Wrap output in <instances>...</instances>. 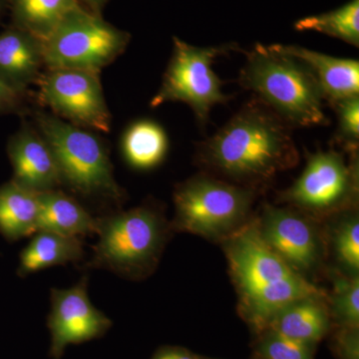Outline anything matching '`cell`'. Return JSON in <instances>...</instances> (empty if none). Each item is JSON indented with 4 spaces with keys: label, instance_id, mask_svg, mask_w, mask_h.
Returning a JSON list of instances; mask_svg holds the SVG:
<instances>
[{
    "label": "cell",
    "instance_id": "cb8c5ba5",
    "mask_svg": "<svg viewBox=\"0 0 359 359\" xmlns=\"http://www.w3.org/2000/svg\"><path fill=\"white\" fill-rule=\"evenodd\" d=\"M334 290L330 313L337 327H359V280L358 276L332 273Z\"/></svg>",
    "mask_w": 359,
    "mask_h": 359
},
{
    "label": "cell",
    "instance_id": "52a82bcc",
    "mask_svg": "<svg viewBox=\"0 0 359 359\" xmlns=\"http://www.w3.org/2000/svg\"><path fill=\"white\" fill-rule=\"evenodd\" d=\"M173 53L163 75L157 93L151 100L156 108L168 102H182L190 106L198 122L205 126L210 113L219 104H226L230 96L224 93L221 78L212 69L219 56L238 50L235 43L221 46H194L174 37Z\"/></svg>",
    "mask_w": 359,
    "mask_h": 359
},
{
    "label": "cell",
    "instance_id": "4dcf8cb0",
    "mask_svg": "<svg viewBox=\"0 0 359 359\" xmlns=\"http://www.w3.org/2000/svg\"><path fill=\"white\" fill-rule=\"evenodd\" d=\"M81 6L86 7L91 13L102 15L104 8L111 0H77Z\"/></svg>",
    "mask_w": 359,
    "mask_h": 359
},
{
    "label": "cell",
    "instance_id": "2e32d148",
    "mask_svg": "<svg viewBox=\"0 0 359 359\" xmlns=\"http://www.w3.org/2000/svg\"><path fill=\"white\" fill-rule=\"evenodd\" d=\"M280 50L301 59L313 71L325 102L330 106L349 97L359 95V62L339 58L295 45L276 44Z\"/></svg>",
    "mask_w": 359,
    "mask_h": 359
},
{
    "label": "cell",
    "instance_id": "4fadbf2b",
    "mask_svg": "<svg viewBox=\"0 0 359 359\" xmlns=\"http://www.w3.org/2000/svg\"><path fill=\"white\" fill-rule=\"evenodd\" d=\"M7 154L13 168V181L36 194L62 186L50 147L36 127L23 125L9 139Z\"/></svg>",
    "mask_w": 359,
    "mask_h": 359
},
{
    "label": "cell",
    "instance_id": "4316f807",
    "mask_svg": "<svg viewBox=\"0 0 359 359\" xmlns=\"http://www.w3.org/2000/svg\"><path fill=\"white\" fill-rule=\"evenodd\" d=\"M337 113L334 140L351 155L358 154L359 143V95L340 100L332 106Z\"/></svg>",
    "mask_w": 359,
    "mask_h": 359
},
{
    "label": "cell",
    "instance_id": "44dd1931",
    "mask_svg": "<svg viewBox=\"0 0 359 359\" xmlns=\"http://www.w3.org/2000/svg\"><path fill=\"white\" fill-rule=\"evenodd\" d=\"M169 149L165 129L153 120L132 123L121 139V152L125 162L133 169L148 171L162 164Z\"/></svg>",
    "mask_w": 359,
    "mask_h": 359
},
{
    "label": "cell",
    "instance_id": "f1b7e54d",
    "mask_svg": "<svg viewBox=\"0 0 359 359\" xmlns=\"http://www.w3.org/2000/svg\"><path fill=\"white\" fill-rule=\"evenodd\" d=\"M26 95L0 80V114L20 113L25 110Z\"/></svg>",
    "mask_w": 359,
    "mask_h": 359
},
{
    "label": "cell",
    "instance_id": "83f0119b",
    "mask_svg": "<svg viewBox=\"0 0 359 359\" xmlns=\"http://www.w3.org/2000/svg\"><path fill=\"white\" fill-rule=\"evenodd\" d=\"M334 346L339 359H359V327H337Z\"/></svg>",
    "mask_w": 359,
    "mask_h": 359
},
{
    "label": "cell",
    "instance_id": "ba28073f",
    "mask_svg": "<svg viewBox=\"0 0 359 359\" xmlns=\"http://www.w3.org/2000/svg\"><path fill=\"white\" fill-rule=\"evenodd\" d=\"M358 156L347 163L344 153L318 151L306 154L301 176L280 194L278 202L321 217L348 211L358 200Z\"/></svg>",
    "mask_w": 359,
    "mask_h": 359
},
{
    "label": "cell",
    "instance_id": "5b68a950",
    "mask_svg": "<svg viewBox=\"0 0 359 359\" xmlns=\"http://www.w3.org/2000/svg\"><path fill=\"white\" fill-rule=\"evenodd\" d=\"M255 199L252 188L197 175L175 189L172 231L226 240L245 224Z\"/></svg>",
    "mask_w": 359,
    "mask_h": 359
},
{
    "label": "cell",
    "instance_id": "3957f363",
    "mask_svg": "<svg viewBox=\"0 0 359 359\" xmlns=\"http://www.w3.org/2000/svg\"><path fill=\"white\" fill-rule=\"evenodd\" d=\"M171 231V224L152 205L98 217V241L85 268L143 280L155 271Z\"/></svg>",
    "mask_w": 359,
    "mask_h": 359
},
{
    "label": "cell",
    "instance_id": "ac0fdd59",
    "mask_svg": "<svg viewBox=\"0 0 359 359\" xmlns=\"http://www.w3.org/2000/svg\"><path fill=\"white\" fill-rule=\"evenodd\" d=\"M39 230L79 238L96 233V218L69 194L59 189L39 194Z\"/></svg>",
    "mask_w": 359,
    "mask_h": 359
},
{
    "label": "cell",
    "instance_id": "30bf717a",
    "mask_svg": "<svg viewBox=\"0 0 359 359\" xmlns=\"http://www.w3.org/2000/svg\"><path fill=\"white\" fill-rule=\"evenodd\" d=\"M309 216L294 208L266 205L256 222L266 245L304 278L320 266L323 252L320 233Z\"/></svg>",
    "mask_w": 359,
    "mask_h": 359
},
{
    "label": "cell",
    "instance_id": "d6986e66",
    "mask_svg": "<svg viewBox=\"0 0 359 359\" xmlns=\"http://www.w3.org/2000/svg\"><path fill=\"white\" fill-rule=\"evenodd\" d=\"M84 256L81 238L39 230L21 252L18 275L26 276L52 266L78 263Z\"/></svg>",
    "mask_w": 359,
    "mask_h": 359
},
{
    "label": "cell",
    "instance_id": "603a6c76",
    "mask_svg": "<svg viewBox=\"0 0 359 359\" xmlns=\"http://www.w3.org/2000/svg\"><path fill=\"white\" fill-rule=\"evenodd\" d=\"M297 32H316L359 46V0H351L335 11L302 18L294 23Z\"/></svg>",
    "mask_w": 359,
    "mask_h": 359
},
{
    "label": "cell",
    "instance_id": "8fae6325",
    "mask_svg": "<svg viewBox=\"0 0 359 359\" xmlns=\"http://www.w3.org/2000/svg\"><path fill=\"white\" fill-rule=\"evenodd\" d=\"M88 276L70 289H51L47 325L51 334L52 359H61L66 347L103 337L112 321L93 306L88 297Z\"/></svg>",
    "mask_w": 359,
    "mask_h": 359
},
{
    "label": "cell",
    "instance_id": "d4e9b609",
    "mask_svg": "<svg viewBox=\"0 0 359 359\" xmlns=\"http://www.w3.org/2000/svg\"><path fill=\"white\" fill-rule=\"evenodd\" d=\"M332 244L334 256L346 275L358 276L359 271L358 215L342 212L332 229Z\"/></svg>",
    "mask_w": 359,
    "mask_h": 359
},
{
    "label": "cell",
    "instance_id": "d6a6232c",
    "mask_svg": "<svg viewBox=\"0 0 359 359\" xmlns=\"http://www.w3.org/2000/svg\"><path fill=\"white\" fill-rule=\"evenodd\" d=\"M194 359H216V358H205V356H201V355H198V354H196L195 358H194Z\"/></svg>",
    "mask_w": 359,
    "mask_h": 359
},
{
    "label": "cell",
    "instance_id": "ffe728a7",
    "mask_svg": "<svg viewBox=\"0 0 359 359\" xmlns=\"http://www.w3.org/2000/svg\"><path fill=\"white\" fill-rule=\"evenodd\" d=\"M39 194L13 180L0 186V233L11 242L39 230Z\"/></svg>",
    "mask_w": 359,
    "mask_h": 359
},
{
    "label": "cell",
    "instance_id": "7402d4cb",
    "mask_svg": "<svg viewBox=\"0 0 359 359\" xmlns=\"http://www.w3.org/2000/svg\"><path fill=\"white\" fill-rule=\"evenodd\" d=\"M11 25L47 39L68 11L80 4L77 0H7Z\"/></svg>",
    "mask_w": 359,
    "mask_h": 359
},
{
    "label": "cell",
    "instance_id": "484cf974",
    "mask_svg": "<svg viewBox=\"0 0 359 359\" xmlns=\"http://www.w3.org/2000/svg\"><path fill=\"white\" fill-rule=\"evenodd\" d=\"M316 347L266 328L259 334L255 353L259 359H314Z\"/></svg>",
    "mask_w": 359,
    "mask_h": 359
},
{
    "label": "cell",
    "instance_id": "9a60e30c",
    "mask_svg": "<svg viewBox=\"0 0 359 359\" xmlns=\"http://www.w3.org/2000/svg\"><path fill=\"white\" fill-rule=\"evenodd\" d=\"M241 297L243 318L257 334L268 327L269 320L278 311L297 299L304 297L328 299L325 290L297 273L266 283Z\"/></svg>",
    "mask_w": 359,
    "mask_h": 359
},
{
    "label": "cell",
    "instance_id": "e0dca14e",
    "mask_svg": "<svg viewBox=\"0 0 359 359\" xmlns=\"http://www.w3.org/2000/svg\"><path fill=\"white\" fill-rule=\"evenodd\" d=\"M325 299H297L278 311L266 328L297 341L316 346L330 332L332 325L330 309Z\"/></svg>",
    "mask_w": 359,
    "mask_h": 359
},
{
    "label": "cell",
    "instance_id": "7a4b0ae2",
    "mask_svg": "<svg viewBox=\"0 0 359 359\" xmlns=\"http://www.w3.org/2000/svg\"><path fill=\"white\" fill-rule=\"evenodd\" d=\"M238 82L290 127L327 125L325 98L313 71L276 44L244 51Z\"/></svg>",
    "mask_w": 359,
    "mask_h": 359
},
{
    "label": "cell",
    "instance_id": "277c9868",
    "mask_svg": "<svg viewBox=\"0 0 359 359\" xmlns=\"http://www.w3.org/2000/svg\"><path fill=\"white\" fill-rule=\"evenodd\" d=\"M34 122L51 149L62 186L85 199L122 204L125 192L100 137L48 113L37 112Z\"/></svg>",
    "mask_w": 359,
    "mask_h": 359
},
{
    "label": "cell",
    "instance_id": "8992f818",
    "mask_svg": "<svg viewBox=\"0 0 359 359\" xmlns=\"http://www.w3.org/2000/svg\"><path fill=\"white\" fill-rule=\"evenodd\" d=\"M130 41L129 32L78 4L44 40V66L100 73L124 53Z\"/></svg>",
    "mask_w": 359,
    "mask_h": 359
},
{
    "label": "cell",
    "instance_id": "9c48e42d",
    "mask_svg": "<svg viewBox=\"0 0 359 359\" xmlns=\"http://www.w3.org/2000/svg\"><path fill=\"white\" fill-rule=\"evenodd\" d=\"M39 100L65 121L93 132L108 133L109 108L99 73L84 70L54 69L42 73Z\"/></svg>",
    "mask_w": 359,
    "mask_h": 359
},
{
    "label": "cell",
    "instance_id": "5bb4252c",
    "mask_svg": "<svg viewBox=\"0 0 359 359\" xmlns=\"http://www.w3.org/2000/svg\"><path fill=\"white\" fill-rule=\"evenodd\" d=\"M44 67L43 41L11 25L0 33V80L27 94L39 83Z\"/></svg>",
    "mask_w": 359,
    "mask_h": 359
},
{
    "label": "cell",
    "instance_id": "6da1fadb",
    "mask_svg": "<svg viewBox=\"0 0 359 359\" xmlns=\"http://www.w3.org/2000/svg\"><path fill=\"white\" fill-rule=\"evenodd\" d=\"M197 160L205 169L252 188L294 168L299 154L292 127L254 98L199 144Z\"/></svg>",
    "mask_w": 359,
    "mask_h": 359
},
{
    "label": "cell",
    "instance_id": "1f68e13d",
    "mask_svg": "<svg viewBox=\"0 0 359 359\" xmlns=\"http://www.w3.org/2000/svg\"><path fill=\"white\" fill-rule=\"evenodd\" d=\"M7 6H8V2H7V0H0V18H1V15L4 14Z\"/></svg>",
    "mask_w": 359,
    "mask_h": 359
},
{
    "label": "cell",
    "instance_id": "f546056e",
    "mask_svg": "<svg viewBox=\"0 0 359 359\" xmlns=\"http://www.w3.org/2000/svg\"><path fill=\"white\" fill-rule=\"evenodd\" d=\"M196 354L181 346H163L158 349L152 359H194Z\"/></svg>",
    "mask_w": 359,
    "mask_h": 359
},
{
    "label": "cell",
    "instance_id": "7c38bea8",
    "mask_svg": "<svg viewBox=\"0 0 359 359\" xmlns=\"http://www.w3.org/2000/svg\"><path fill=\"white\" fill-rule=\"evenodd\" d=\"M224 248L241 297L297 273L266 245L256 222L244 224L224 240Z\"/></svg>",
    "mask_w": 359,
    "mask_h": 359
}]
</instances>
